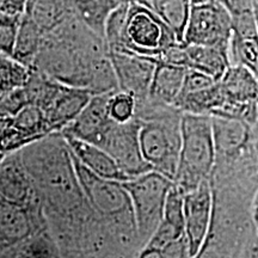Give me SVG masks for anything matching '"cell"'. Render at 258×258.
<instances>
[{"label":"cell","instance_id":"1","mask_svg":"<svg viewBox=\"0 0 258 258\" xmlns=\"http://www.w3.org/2000/svg\"><path fill=\"white\" fill-rule=\"evenodd\" d=\"M61 257H105L102 231L80 185L63 134L53 133L21 150Z\"/></svg>","mask_w":258,"mask_h":258},{"label":"cell","instance_id":"2","mask_svg":"<svg viewBox=\"0 0 258 258\" xmlns=\"http://www.w3.org/2000/svg\"><path fill=\"white\" fill-rule=\"evenodd\" d=\"M34 69L92 95L118 90L104 36L72 15L44 34Z\"/></svg>","mask_w":258,"mask_h":258},{"label":"cell","instance_id":"3","mask_svg":"<svg viewBox=\"0 0 258 258\" xmlns=\"http://www.w3.org/2000/svg\"><path fill=\"white\" fill-rule=\"evenodd\" d=\"M72 157L86 202L102 231L106 257H139L144 245L139 237L133 203L123 183L97 176L73 153Z\"/></svg>","mask_w":258,"mask_h":258},{"label":"cell","instance_id":"4","mask_svg":"<svg viewBox=\"0 0 258 258\" xmlns=\"http://www.w3.org/2000/svg\"><path fill=\"white\" fill-rule=\"evenodd\" d=\"M212 189L211 230L199 257H258V233L251 214L254 194Z\"/></svg>","mask_w":258,"mask_h":258},{"label":"cell","instance_id":"5","mask_svg":"<svg viewBox=\"0 0 258 258\" xmlns=\"http://www.w3.org/2000/svg\"><path fill=\"white\" fill-rule=\"evenodd\" d=\"M183 112L172 104L147 96L138 99L135 118L140 123V145L151 169L175 179L182 146Z\"/></svg>","mask_w":258,"mask_h":258},{"label":"cell","instance_id":"6","mask_svg":"<svg viewBox=\"0 0 258 258\" xmlns=\"http://www.w3.org/2000/svg\"><path fill=\"white\" fill-rule=\"evenodd\" d=\"M215 140L211 115L183 112L182 146L175 185L183 194L211 179L215 165Z\"/></svg>","mask_w":258,"mask_h":258},{"label":"cell","instance_id":"7","mask_svg":"<svg viewBox=\"0 0 258 258\" xmlns=\"http://www.w3.org/2000/svg\"><path fill=\"white\" fill-rule=\"evenodd\" d=\"M176 43L179 41L175 31L153 10L139 0L129 3L118 50H129L159 59Z\"/></svg>","mask_w":258,"mask_h":258},{"label":"cell","instance_id":"8","mask_svg":"<svg viewBox=\"0 0 258 258\" xmlns=\"http://www.w3.org/2000/svg\"><path fill=\"white\" fill-rule=\"evenodd\" d=\"M122 183L133 203L139 237L145 246L163 220L167 195L175 182L152 170Z\"/></svg>","mask_w":258,"mask_h":258},{"label":"cell","instance_id":"9","mask_svg":"<svg viewBox=\"0 0 258 258\" xmlns=\"http://www.w3.org/2000/svg\"><path fill=\"white\" fill-rule=\"evenodd\" d=\"M232 28L231 12L219 0H191L183 42L230 50Z\"/></svg>","mask_w":258,"mask_h":258},{"label":"cell","instance_id":"10","mask_svg":"<svg viewBox=\"0 0 258 258\" xmlns=\"http://www.w3.org/2000/svg\"><path fill=\"white\" fill-rule=\"evenodd\" d=\"M221 108L213 116H226L245 121L254 127L258 122V77L240 64H231L219 80Z\"/></svg>","mask_w":258,"mask_h":258},{"label":"cell","instance_id":"11","mask_svg":"<svg viewBox=\"0 0 258 258\" xmlns=\"http://www.w3.org/2000/svg\"><path fill=\"white\" fill-rule=\"evenodd\" d=\"M49 230L41 200L29 206L0 199V256L32 235ZM50 231V230H49Z\"/></svg>","mask_w":258,"mask_h":258},{"label":"cell","instance_id":"12","mask_svg":"<svg viewBox=\"0 0 258 258\" xmlns=\"http://www.w3.org/2000/svg\"><path fill=\"white\" fill-rule=\"evenodd\" d=\"M42 85L36 104L44 111L55 133L72 123L93 96L89 90L66 85L50 77Z\"/></svg>","mask_w":258,"mask_h":258},{"label":"cell","instance_id":"13","mask_svg":"<svg viewBox=\"0 0 258 258\" xmlns=\"http://www.w3.org/2000/svg\"><path fill=\"white\" fill-rule=\"evenodd\" d=\"M99 147L114 158L129 178L152 171L141 151L140 123L137 118L124 123L112 122Z\"/></svg>","mask_w":258,"mask_h":258},{"label":"cell","instance_id":"14","mask_svg":"<svg viewBox=\"0 0 258 258\" xmlns=\"http://www.w3.org/2000/svg\"><path fill=\"white\" fill-rule=\"evenodd\" d=\"M2 157L55 133L40 106L29 104L14 116H0Z\"/></svg>","mask_w":258,"mask_h":258},{"label":"cell","instance_id":"15","mask_svg":"<svg viewBox=\"0 0 258 258\" xmlns=\"http://www.w3.org/2000/svg\"><path fill=\"white\" fill-rule=\"evenodd\" d=\"M213 217V189L211 179L205 180L184 194L185 235L190 256L199 257L207 240Z\"/></svg>","mask_w":258,"mask_h":258},{"label":"cell","instance_id":"16","mask_svg":"<svg viewBox=\"0 0 258 258\" xmlns=\"http://www.w3.org/2000/svg\"><path fill=\"white\" fill-rule=\"evenodd\" d=\"M109 55L117 78L118 89L132 93L137 99L150 95L158 59L129 50H109Z\"/></svg>","mask_w":258,"mask_h":258},{"label":"cell","instance_id":"17","mask_svg":"<svg viewBox=\"0 0 258 258\" xmlns=\"http://www.w3.org/2000/svg\"><path fill=\"white\" fill-rule=\"evenodd\" d=\"M231 64L246 67L258 77V23L253 8L232 15Z\"/></svg>","mask_w":258,"mask_h":258},{"label":"cell","instance_id":"18","mask_svg":"<svg viewBox=\"0 0 258 258\" xmlns=\"http://www.w3.org/2000/svg\"><path fill=\"white\" fill-rule=\"evenodd\" d=\"M0 195V199L23 206H29L38 200L34 183L22 159L21 151L2 157Z\"/></svg>","mask_w":258,"mask_h":258},{"label":"cell","instance_id":"19","mask_svg":"<svg viewBox=\"0 0 258 258\" xmlns=\"http://www.w3.org/2000/svg\"><path fill=\"white\" fill-rule=\"evenodd\" d=\"M112 92L93 95L78 117L61 133L73 135L99 146L106 131L114 122L109 112V98Z\"/></svg>","mask_w":258,"mask_h":258},{"label":"cell","instance_id":"20","mask_svg":"<svg viewBox=\"0 0 258 258\" xmlns=\"http://www.w3.org/2000/svg\"><path fill=\"white\" fill-rule=\"evenodd\" d=\"M62 134L74 157L97 176L104 177L108 179L120 180V182L132 179L121 170L114 158L102 147L73 137V135L66 133Z\"/></svg>","mask_w":258,"mask_h":258},{"label":"cell","instance_id":"21","mask_svg":"<svg viewBox=\"0 0 258 258\" xmlns=\"http://www.w3.org/2000/svg\"><path fill=\"white\" fill-rule=\"evenodd\" d=\"M182 66L208 74L219 82L231 66L230 50L220 47L186 44L183 42Z\"/></svg>","mask_w":258,"mask_h":258},{"label":"cell","instance_id":"22","mask_svg":"<svg viewBox=\"0 0 258 258\" xmlns=\"http://www.w3.org/2000/svg\"><path fill=\"white\" fill-rule=\"evenodd\" d=\"M186 72L188 69L184 66L158 60V67L148 96L159 102L175 105L184 85Z\"/></svg>","mask_w":258,"mask_h":258},{"label":"cell","instance_id":"23","mask_svg":"<svg viewBox=\"0 0 258 258\" xmlns=\"http://www.w3.org/2000/svg\"><path fill=\"white\" fill-rule=\"evenodd\" d=\"M153 10L183 42L191 0H139Z\"/></svg>","mask_w":258,"mask_h":258},{"label":"cell","instance_id":"24","mask_svg":"<svg viewBox=\"0 0 258 258\" xmlns=\"http://www.w3.org/2000/svg\"><path fill=\"white\" fill-rule=\"evenodd\" d=\"M44 31L30 16L24 14L16 41L14 57L32 67L41 49Z\"/></svg>","mask_w":258,"mask_h":258},{"label":"cell","instance_id":"25","mask_svg":"<svg viewBox=\"0 0 258 258\" xmlns=\"http://www.w3.org/2000/svg\"><path fill=\"white\" fill-rule=\"evenodd\" d=\"M78 17L90 28L104 36V25L108 16L116 9L110 0H69Z\"/></svg>","mask_w":258,"mask_h":258},{"label":"cell","instance_id":"26","mask_svg":"<svg viewBox=\"0 0 258 258\" xmlns=\"http://www.w3.org/2000/svg\"><path fill=\"white\" fill-rule=\"evenodd\" d=\"M32 67L11 55L0 54V96L24 88L30 79Z\"/></svg>","mask_w":258,"mask_h":258},{"label":"cell","instance_id":"27","mask_svg":"<svg viewBox=\"0 0 258 258\" xmlns=\"http://www.w3.org/2000/svg\"><path fill=\"white\" fill-rule=\"evenodd\" d=\"M137 97L132 93L116 90L109 98V112L110 117L118 123H124L135 118L137 114Z\"/></svg>","mask_w":258,"mask_h":258},{"label":"cell","instance_id":"28","mask_svg":"<svg viewBox=\"0 0 258 258\" xmlns=\"http://www.w3.org/2000/svg\"><path fill=\"white\" fill-rule=\"evenodd\" d=\"M23 16L0 14V51L3 54L14 56L16 41Z\"/></svg>","mask_w":258,"mask_h":258},{"label":"cell","instance_id":"29","mask_svg":"<svg viewBox=\"0 0 258 258\" xmlns=\"http://www.w3.org/2000/svg\"><path fill=\"white\" fill-rule=\"evenodd\" d=\"M0 116H14L30 104L25 88L12 90L0 96Z\"/></svg>","mask_w":258,"mask_h":258},{"label":"cell","instance_id":"30","mask_svg":"<svg viewBox=\"0 0 258 258\" xmlns=\"http://www.w3.org/2000/svg\"><path fill=\"white\" fill-rule=\"evenodd\" d=\"M215 83H217V80L212 78V77L208 76V74L200 72V71H196V70L188 69V72H186L185 80H184V85H183V89L179 95L196 92V91H200V90L207 89Z\"/></svg>","mask_w":258,"mask_h":258},{"label":"cell","instance_id":"31","mask_svg":"<svg viewBox=\"0 0 258 258\" xmlns=\"http://www.w3.org/2000/svg\"><path fill=\"white\" fill-rule=\"evenodd\" d=\"M29 0H0V14L23 16Z\"/></svg>","mask_w":258,"mask_h":258},{"label":"cell","instance_id":"32","mask_svg":"<svg viewBox=\"0 0 258 258\" xmlns=\"http://www.w3.org/2000/svg\"><path fill=\"white\" fill-rule=\"evenodd\" d=\"M251 214H252V220H253L254 227H256V231L258 233V190L253 196L252 206H251Z\"/></svg>","mask_w":258,"mask_h":258},{"label":"cell","instance_id":"33","mask_svg":"<svg viewBox=\"0 0 258 258\" xmlns=\"http://www.w3.org/2000/svg\"><path fill=\"white\" fill-rule=\"evenodd\" d=\"M253 10H254V15H256V18H257V23H258V5L253 4Z\"/></svg>","mask_w":258,"mask_h":258}]
</instances>
